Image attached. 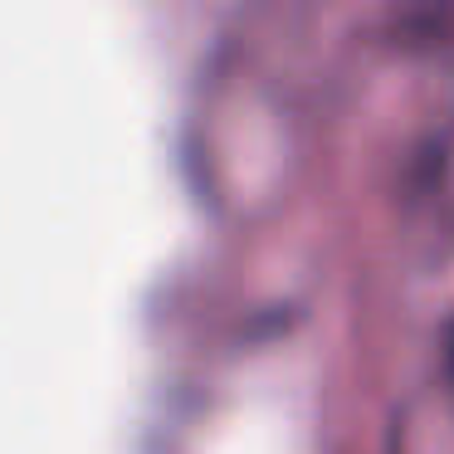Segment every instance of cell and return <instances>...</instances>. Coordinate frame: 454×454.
<instances>
[{
    "instance_id": "1",
    "label": "cell",
    "mask_w": 454,
    "mask_h": 454,
    "mask_svg": "<svg viewBox=\"0 0 454 454\" xmlns=\"http://www.w3.org/2000/svg\"><path fill=\"white\" fill-rule=\"evenodd\" d=\"M450 372H454V327H450Z\"/></svg>"
}]
</instances>
